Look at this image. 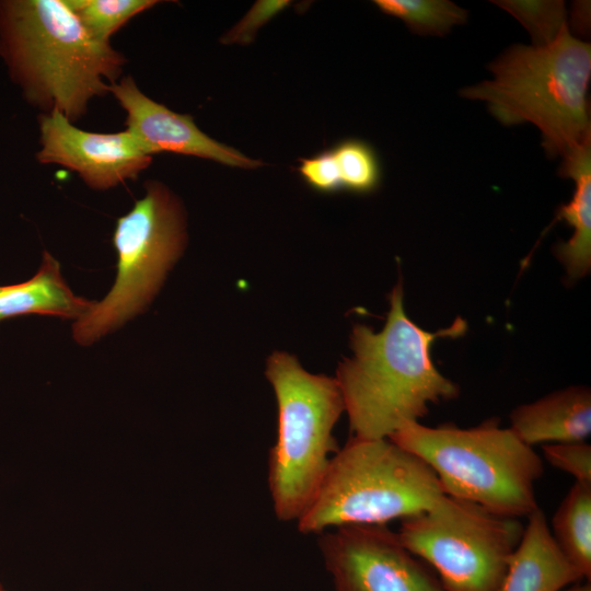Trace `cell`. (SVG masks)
<instances>
[{"label": "cell", "mask_w": 591, "mask_h": 591, "mask_svg": "<svg viewBox=\"0 0 591 591\" xmlns=\"http://www.w3.org/2000/svg\"><path fill=\"white\" fill-rule=\"evenodd\" d=\"M466 322L436 333L417 326L406 315L404 293L397 283L390 294V311L380 332L357 324L351 358L339 363L336 381L348 415L351 437L384 439L407 422L419 421L430 404L457 397L459 386L439 372L431 359L437 338L457 337Z\"/></svg>", "instance_id": "cell-1"}, {"label": "cell", "mask_w": 591, "mask_h": 591, "mask_svg": "<svg viewBox=\"0 0 591 591\" xmlns=\"http://www.w3.org/2000/svg\"><path fill=\"white\" fill-rule=\"evenodd\" d=\"M0 56L31 105L72 123L109 92L126 62L86 32L65 0H0Z\"/></svg>", "instance_id": "cell-2"}, {"label": "cell", "mask_w": 591, "mask_h": 591, "mask_svg": "<svg viewBox=\"0 0 591 591\" xmlns=\"http://www.w3.org/2000/svg\"><path fill=\"white\" fill-rule=\"evenodd\" d=\"M489 69L493 80L461 94L486 102L505 126L534 124L552 158L563 157L564 162L591 149V46L576 38L568 25L546 45L510 47Z\"/></svg>", "instance_id": "cell-3"}, {"label": "cell", "mask_w": 591, "mask_h": 591, "mask_svg": "<svg viewBox=\"0 0 591 591\" xmlns=\"http://www.w3.org/2000/svg\"><path fill=\"white\" fill-rule=\"evenodd\" d=\"M389 439L421 459L448 496L513 519L540 508L535 483L544 474L543 459L498 420L471 428L413 421Z\"/></svg>", "instance_id": "cell-4"}, {"label": "cell", "mask_w": 591, "mask_h": 591, "mask_svg": "<svg viewBox=\"0 0 591 591\" xmlns=\"http://www.w3.org/2000/svg\"><path fill=\"white\" fill-rule=\"evenodd\" d=\"M445 494L432 470L389 438L351 437L297 521L302 534L350 524H386L430 509Z\"/></svg>", "instance_id": "cell-5"}, {"label": "cell", "mask_w": 591, "mask_h": 591, "mask_svg": "<svg viewBox=\"0 0 591 591\" xmlns=\"http://www.w3.org/2000/svg\"><path fill=\"white\" fill-rule=\"evenodd\" d=\"M265 373L277 402L268 488L277 519L297 522L339 449L333 430L345 412L344 399L335 378L308 372L287 352L271 354Z\"/></svg>", "instance_id": "cell-6"}, {"label": "cell", "mask_w": 591, "mask_h": 591, "mask_svg": "<svg viewBox=\"0 0 591 591\" xmlns=\"http://www.w3.org/2000/svg\"><path fill=\"white\" fill-rule=\"evenodd\" d=\"M116 280L108 294L73 324V338L83 346L144 311L186 244L185 215L162 183H146V194L117 220L113 235Z\"/></svg>", "instance_id": "cell-7"}, {"label": "cell", "mask_w": 591, "mask_h": 591, "mask_svg": "<svg viewBox=\"0 0 591 591\" xmlns=\"http://www.w3.org/2000/svg\"><path fill=\"white\" fill-rule=\"evenodd\" d=\"M524 525L444 495L402 520L403 545L437 575L444 591H499Z\"/></svg>", "instance_id": "cell-8"}, {"label": "cell", "mask_w": 591, "mask_h": 591, "mask_svg": "<svg viewBox=\"0 0 591 591\" xmlns=\"http://www.w3.org/2000/svg\"><path fill=\"white\" fill-rule=\"evenodd\" d=\"M335 591H444L433 570L386 524H350L320 534Z\"/></svg>", "instance_id": "cell-9"}, {"label": "cell", "mask_w": 591, "mask_h": 591, "mask_svg": "<svg viewBox=\"0 0 591 591\" xmlns=\"http://www.w3.org/2000/svg\"><path fill=\"white\" fill-rule=\"evenodd\" d=\"M38 126L37 161L76 172L93 189L105 190L135 179L152 161V155L126 129L85 131L56 111L42 113Z\"/></svg>", "instance_id": "cell-10"}, {"label": "cell", "mask_w": 591, "mask_h": 591, "mask_svg": "<svg viewBox=\"0 0 591 591\" xmlns=\"http://www.w3.org/2000/svg\"><path fill=\"white\" fill-rule=\"evenodd\" d=\"M108 91L126 112V130L151 155L172 152L243 169L262 164L202 132L190 116L177 114L147 96L131 76L109 84Z\"/></svg>", "instance_id": "cell-11"}, {"label": "cell", "mask_w": 591, "mask_h": 591, "mask_svg": "<svg viewBox=\"0 0 591 591\" xmlns=\"http://www.w3.org/2000/svg\"><path fill=\"white\" fill-rule=\"evenodd\" d=\"M526 519L499 591H560L581 581L556 544L543 510L537 508Z\"/></svg>", "instance_id": "cell-12"}, {"label": "cell", "mask_w": 591, "mask_h": 591, "mask_svg": "<svg viewBox=\"0 0 591 591\" xmlns=\"http://www.w3.org/2000/svg\"><path fill=\"white\" fill-rule=\"evenodd\" d=\"M510 429L528 445L586 441L591 433V392L570 386L514 408Z\"/></svg>", "instance_id": "cell-13"}, {"label": "cell", "mask_w": 591, "mask_h": 591, "mask_svg": "<svg viewBox=\"0 0 591 591\" xmlns=\"http://www.w3.org/2000/svg\"><path fill=\"white\" fill-rule=\"evenodd\" d=\"M94 303L70 290L62 279L59 263L45 251L40 267L31 279L0 287V321L26 314L54 315L78 321Z\"/></svg>", "instance_id": "cell-14"}, {"label": "cell", "mask_w": 591, "mask_h": 591, "mask_svg": "<svg viewBox=\"0 0 591 591\" xmlns=\"http://www.w3.org/2000/svg\"><path fill=\"white\" fill-rule=\"evenodd\" d=\"M559 175L572 178L576 184L571 200L557 213L572 227L573 234L567 242L559 243L555 253L569 277L577 279L591 267V150L564 161Z\"/></svg>", "instance_id": "cell-15"}, {"label": "cell", "mask_w": 591, "mask_h": 591, "mask_svg": "<svg viewBox=\"0 0 591 591\" xmlns=\"http://www.w3.org/2000/svg\"><path fill=\"white\" fill-rule=\"evenodd\" d=\"M551 533L561 553L591 578V484L575 482L555 511Z\"/></svg>", "instance_id": "cell-16"}, {"label": "cell", "mask_w": 591, "mask_h": 591, "mask_svg": "<svg viewBox=\"0 0 591 591\" xmlns=\"http://www.w3.org/2000/svg\"><path fill=\"white\" fill-rule=\"evenodd\" d=\"M385 14L401 19L421 35H445L452 26L463 24L467 12L447 0H375Z\"/></svg>", "instance_id": "cell-17"}, {"label": "cell", "mask_w": 591, "mask_h": 591, "mask_svg": "<svg viewBox=\"0 0 591 591\" xmlns=\"http://www.w3.org/2000/svg\"><path fill=\"white\" fill-rule=\"evenodd\" d=\"M86 32L109 44L111 36L132 16L155 5V0H65Z\"/></svg>", "instance_id": "cell-18"}, {"label": "cell", "mask_w": 591, "mask_h": 591, "mask_svg": "<svg viewBox=\"0 0 591 591\" xmlns=\"http://www.w3.org/2000/svg\"><path fill=\"white\" fill-rule=\"evenodd\" d=\"M343 188L368 193L376 188L381 170L374 150L366 142L349 139L333 149Z\"/></svg>", "instance_id": "cell-19"}, {"label": "cell", "mask_w": 591, "mask_h": 591, "mask_svg": "<svg viewBox=\"0 0 591 591\" xmlns=\"http://www.w3.org/2000/svg\"><path fill=\"white\" fill-rule=\"evenodd\" d=\"M519 20L532 35L534 45L553 42L567 26L563 1H493Z\"/></svg>", "instance_id": "cell-20"}, {"label": "cell", "mask_w": 591, "mask_h": 591, "mask_svg": "<svg viewBox=\"0 0 591 591\" xmlns=\"http://www.w3.org/2000/svg\"><path fill=\"white\" fill-rule=\"evenodd\" d=\"M542 454L575 482L591 484V445L586 441L546 443L542 445Z\"/></svg>", "instance_id": "cell-21"}, {"label": "cell", "mask_w": 591, "mask_h": 591, "mask_svg": "<svg viewBox=\"0 0 591 591\" xmlns=\"http://www.w3.org/2000/svg\"><path fill=\"white\" fill-rule=\"evenodd\" d=\"M289 3L290 1L286 0L257 1L246 15L221 38V42L223 44H250L258 28L288 7Z\"/></svg>", "instance_id": "cell-22"}, {"label": "cell", "mask_w": 591, "mask_h": 591, "mask_svg": "<svg viewBox=\"0 0 591 591\" xmlns=\"http://www.w3.org/2000/svg\"><path fill=\"white\" fill-rule=\"evenodd\" d=\"M298 171L314 189L321 192L343 189L339 169L333 150L301 160Z\"/></svg>", "instance_id": "cell-23"}, {"label": "cell", "mask_w": 591, "mask_h": 591, "mask_svg": "<svg viewBox=\"0 0 591 591\" xmlns=\"http://www.w3.org/2000/svg\"><path fill=\"white\" fill-rule=\"evenodd\" d=\"M560 591H591V583L590 581L584 583H581V581H579L561 589Z\"/></svg>", "instance_id": "cell-24"}, {"label": "cell", "mask_w": 591, "mask_h": 591, "mask_svg": "<svg viewBox=\"0 0 591 591\" xmlns=\"http://www.w3.org/2000/svg\"><path fill=\"white\" fill-rule=\"evenodd\" d=\"M0 591H5V590L0 586Z\"/></svg>", "instance_id": "cell-25"}]
</instances>
